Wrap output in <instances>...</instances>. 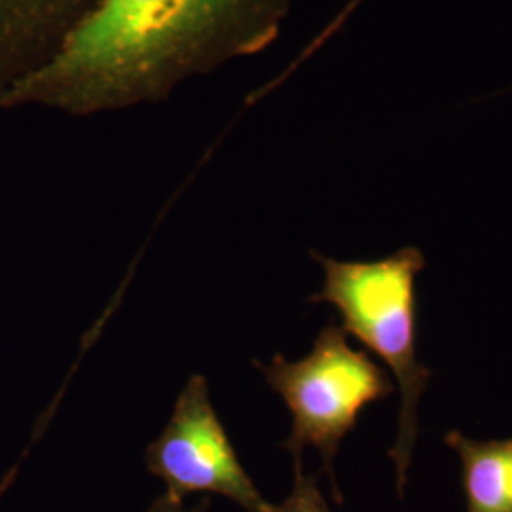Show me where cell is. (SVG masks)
<instances>
[{
	"instance_id": "cell-1",
	"label": "cell",
	"mask_w": 512,
	"mask_h": 512,
	"mask_svg": "<svg viewBox=\"0 0 512 512\" xmlns=\"http://www.w3.org/2000/svg\"><path fill=\"white\" fill-rule=\"evenodd\" d=\"M291 0H95L0 109L71 116L156 105L184 82L274 44Z\"/></svg>"
},
{
	"instance_id": "cell-2",
	"label": "cell",
	"mask_w": 512,
	"mask_h": 512,
	"mask_svg": "<svg viewBox=\"0 0 512 512\" xmlns=\"http://www.w3.org/2000/svg\"><path fill=\"white\" fill-rule=\"evenodd\" d=\"M325 270V285L313 304H330L342 317V329L376 353L401 387L399 437L389 450L397 473V492L404 494L418 440V404L431 368L418 361L416 277L425 268L418 247H403L374 262H340L311 251Z\"/></svg>"
},
{
	"instance_id": "cell-3",
	"label": "cell",
	"mask_w": 512,
	"mask_h": 512,
	"mask_svg": "<svg viewBox=\"0 0 512 512\" xmlns=\"http://www.w3.org/2000/svg\"><path fill=\"white\" fill-rule=\"evenodd\" d=\"M256 365L293 416V431L281 446L294 463L302 461L304 448H315L342 503L334 458L366 406L393 395L391 378L365 351L351 348L346 330L336 323L321 329L308 357L293 363L275 355L268 365Z\"/></svg>"
},
{
	"instance_id": "cell-4",
	"label": "cell",
	"mask_w": 512,
	"mask_h": 512,
	"mask_svg": "<svg viewBox=\"0 0 512 512\" xmlns=\"http://www.w3.org/2000/svg\"><path fill=\"white\" fill-rule=\"evenodd\" d=\"M145 463L173 499L217 494L234 501L243 511H272V503L262 497L243 469L213 408L207 380L198 374L184 385L164 433L148 446Z\"/></svg>"
},
{
	"instance_id": "cell-5",
	"label": "cell",
	"mask_w": 512,
	"mask_h": 512,
	"mask_svg": "<svg viewBox=\"0 0 512 512\" xmlns=\"http://www.w3.org/2000/svg\"><path fill=\"white\" fill-rule=\"evenodd\" d=\"M95 0H0V95L44 65Z\"/></svg>"
},
{
	"instance_id": "cell-6",
	"label": "cell",
	"mask_w": 512,
	"mask_h": 512,
	"mask_svg": "<svg viewBox=\"0 0 512 512\" xmlns=\"http://www.w3.org/2000/svg\"><path fill=\"white\" fill-rule=\"evenodd\" d=\"M444 442L461 461L465 512H512V437L473 440L450 431Z\"/></svg>"
},
{
	"instance_id": "cell-7",
	"label": "cell",
	"mask_w": 512,
	"mask_h": 512,
	"mask_svg": "<svg viewBox=\"0 0 512 512\" xmlns=\"http://www.w3.org/2000/svg\"><path fill=\"white\" fill-rule=\"evenodd\" d=\"M270 512H330L327 499L317 486V476L304 475L302 461L294 463V486L281 505H272Z\"/></svg>"
},
{
	"instance_id": "cell-8",
	"label": "cell",
	"mask_w": 512,
	"mask_h": 512,
	"mask_svg": "<svg viewBox=\"0 0 512 512\" xmlns=\"http://www.w3.org/2000/svg\"><path fill=\"white\" fill-rule=\"evenodd\" d=\"M365 0H349L348 4L340 10V14L336 16V18L332 19L330 21L329 25L317 35V37L313 38L311 40L310 44L300 52V55L294 59L293 63L283 71V73L279 74V80L281 82H285L291 74L300 67V65H304L308 59H310L311 55L315 54V52H319L327 42H329L330 38L334 37L344 25H346V21H348L349 18H351V14L363 4Z\"/></svg>"
},
{
	"instance_id": "cell-9",
	"label": "cell",
	"mask_w": 512,
	"mask_h": 512,
	"mask_svg": "<svg viewBox=\"0 0 512 512\" xmlns=\"http://www.w3.org/2000/svg\"><path fill=\"white\" fill-rule=\"evenodd\" d=\"M209 499H202L198 505H192V507H186L184 501L179 499H173L169 495H160L150 507L147 512H207L209 509Z\"/></svg>"
}]
</instances>
